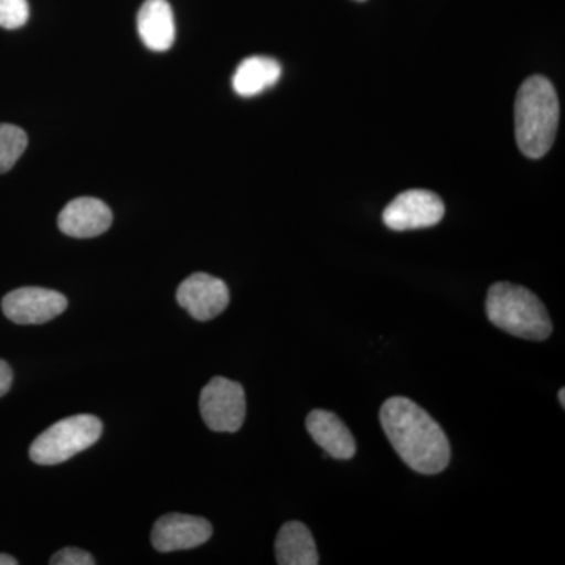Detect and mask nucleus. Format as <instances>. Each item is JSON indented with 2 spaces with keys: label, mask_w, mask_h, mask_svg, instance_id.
<instances>
[{
  "label": "nucleus",
  "mask_w": 565,
  "mask_h": 565,
  "mask_svg": "<svg viewBox=\"0 0 565 565\" xmlns=\"http://www.w3.org/2000/svg\"><path fill=\"white\" fill-rule=\"evenodd\" d=\"M381 424L390 444L412 470L441 473L451 460V446L440 424L414 401L390 397L381 408Z\"/></svg>",
  "instance_id": "f257e3e1"
},
{
  "label": "nucleus",
  "mask_w": 565,
  "mask_h": 565,
  "mask_svg": "<svg viewBox=\"0 0 565 565\" xmlns=\"http://www.w3.org/2000/svg\"><path fill=\"white\" fill-rule=\"evenodd\" d=\"M559 102L552 82L531 76L523 82L515 102V137L530 159L544 158L556 139Z\"/></svg>",
  "instance_id": "f03ea898"
},
{
  "label": "nucleus",
  "mask_w": 565,
  "mask_h": 565,
  "mask_svg": "<svg viewBox=\"0 0 565 565\" xmlns=\"http://www.w3.org/2000/svg\"><path fill=\"white\" fill-rule=\"evenodd\" d=\"M486 311L493 326L523 340L544 341L553 332L544 303L523 286L494 282L487 294Z\"/></svg>",
  "instance_id": "7ed1b4c3"
},
{
  "label": "nucleus",
  "mask_w": 565,
  "mask_h": 565,
  "mask_svg": "<svg viewBox=\"0 0 565 565\" xmlns=\"http://www.w3.org/2000/svg\"><path fill=\"white\" fill-rule=\"evenodd\" d=\"M102 419L76 415L61 419L39 435L31 446V459L39 465H58L90 448L102 438Z\"/></svg>",
  "instance_id": "20e7f679"
},
{
  "label": "nucleus",
  "mask_w": 565,
  "mask_h": 565,
  "mask_svg": "<svg viewBox=\"0 0 565 565\" xmlns=\"http://www.w3.org/2000/svg\"><path fill=\"white\" fill-rule=\"evenodd\" d=\"M200 412L214 433H237L247 414L243 385L225 377L212 379L200 396Z\"/></svg>",
  "instance_id": "39448f33"
},
{
  "label": "nucleus",
  "mask_w": 565,
  "mask_h": 565,
  "mask_svg": "<svg viewBox=\"0 0 565 565\" xmlns=\"http://www.w3.org/2000/svg\"><path fill=\"white\" fill-rule=\"evenodd\" d=\"M445 204L440 196L423 189H412L397 195L384 211V223L394 232L429 228L444 218Z\"/></svg>",
  "instance_id": "423d86ee"
},
{
  "label": "nucleus",
  "mask_w": 565,
  "mask_h": 565,
  "mask_svg": "<svg viewBox=\"0 0 565 565\" xmlns=\"http://www.w3.org/2000/svg\"><path fill=\"white\" fill-rule=\"evenodd\" d=\"M68 307L63 294L44 288H20L2 300L3 315L14 323H44L61 316Z\"/></svg>",
  "instance_id": "0eeeda50"
},
{
  "label": "nucleus",
  "mask_w": 565,
  "mask_h": 565,
  "mask_svg": "<svg viewBox=\"0 0 565 565\" xmlns=\"http://www.w3.org/2000/svg\"><path fill=\"white\" fill-rule=\"evenodd\" d=\"M177 300L196 321H211L228 307L230 289L221 278L193 274L181 282Z\"/></svg>",
  "instance_id": "6e6552de"
},
{
  "label": "nucleus",
  "mask_w": 565,
  "mask_h": 565,
  "mask_svg": "<svg viewBox=\"0 0 565 565\" xmlns=\"http://www.w3.org/2000/svg\"><path fill=\"white\" fill-rule=\"evenodd\" d=\"M212 535L211 523L202 516L167 514L152 527L151 542L158 552L191 550L206 544Z\"/></svg>",
  "instance_id": "1a4fd4ad"
},
{
  "label": "nucleus",
  "mask_w": 565,
  "mask_h": 565,
  "mask_svg": "<svg viewBox=\"0 0 565 565\" xmlns=\"http://www.w3.org/2000/svg\"><path fill=\"white\" fill-rule=\"evenodd\" d=\"M114 215L106 203L92 196L73 200L58 215V228L63 234L79 239H88L106 233Z\"/></svg>",
  "instance_id": "9d476101"
},
{
  "label": "nucleus",
  "mask_w": 565,
  "mask_h": 565,
  "mask_svg": "<svg viewBox=\"0 0 565 565\" xmlns=\"http://www.w3.org/2000/svg\"><path fill=\"white\" fill-rule=\"evenodd\" d=\"M307 430L321 446L327 456L333 459L349 460L355 456L356 444L351 430L332 412L313 411L307 416Z\"/></svg>",
  "instance_id": "9b49d317"
},
{
  "label": "nucleus",
  "mask_w": 565,
  "mask_h": 565,
  "mask_svg": "<svg viewBox=\"0 0 565 565\" xmlns=\"http://www.w3.org/2000/svg\"><path fill=\"white\" fill-rule=\"evenodd\" d=\"M137 29L148 50L169 51L177 39V25L170 3L167 0H147L137 17Z\"/></svg>",
  "instance_id": "f8f14e48"
},
{
  "label": "nucleus",
  "mask_w": 565,
  "mask_h": 565,
  "mask_svg": "<svg viewBox=\"0 0 565 565\" xmlns=\"http://www.w3.org/2000/svg\"><path fill=\"white\" fill-rule=\"evenodd\" d=\"M275 555L280 565H318L313 534L300 522H288L278 531Z\"/></svg>",
  "instance_id": "ddd939ff"
},
{
  "label": "nucleus",
  "mask_w": 565,
  "mask_h": 565,
  "mask_svg": "<svg viewBox=\"0 0 565 565\" xmlns=\"http://www.w3.org/2000/svg\"><path fill=\"white\" fill-rule=\"evenodd\" d=\"M280 77V63L264 55H253L237 66L233 76V88L237 95L252 98L274 87Z\"/></svg>",
  "instance_id": "4468645a"
},
{
  "label": "nucleus",
  "mask_w": 565,
  "mask_h": 565,
  "mask_svg": "<svg viewBox=\"0 0 565 565\" xmlns=\"http://www.w3.org/2000/svg\"><path fill=\"white\" fill-rule=\"evenodd\" d=\"M28 148V134L13 125H0V173H7L20 161Z\"/></svg>",
  "instance_id": "2eb2a0df"
},
{
  "label": "nucleus",
  "mask_w": 565,
  "mask_h": 565,
  "mask_svg": "<svg viewBox=\"0 0 565 565\" xmlns=\"http://www.w3.org/2000/svg\"><path fill=\"white\" fill-rule=\"evenodd\" d=\"M31 17L28 0H0V28L20 29Z\"/></svg>",
  "instance_id": "dca6fc26"
},
{
  "label": "nucleus",
  "mask_w": 565,
  "mask_h": 565,
  "mask_svg": "<svg viewBox=\"0 0 565 565\" xmlns=\"http://www.w3.org/2000/svg\"><path fill=\"white\" fill-rule=\"evenodd\" d=\"M51 565H93L95 559L90 553L85 550L74 548V546H66L61 552L55 553L51 557Z\"/></svg>",
  "instance_id": "f3484780"
},
{
  "label": "nucleus",
  "mask_w": 565,
  "mask_h": 565,
  "mask_svg": "<svg viewBox=\"0 0 565 565\" xmlns=\"http://www.w3.org/2000/svg\"><path fill=\"white\" fill-rule=\"evenodd\" d=\"M11 384H13V371L9 363L0 360V397L10 392Z\"/></svg>",
  "instance_id": "a211bd4d"
},
{
  "label": "nucleus",
  "mask_w": 565,
  "mask_h": 565,
  "mask_svg": "<svg viewBox=\"0 0 565 565\" xmlns=\"http://www.w3.org/2000/svg\"><path fill=\"white\" fill-rule=\"evenodd\" d=\"M0 565H18V561L10 555H0Z\"/></svg>",
  "instance_id": "6ab92c4d"
},
{
  "label": "nucleus",
  "mask_w": 565,
  "mask_h": 565,
  "mask_svg": "<svg viewBox=\"0 0 565 565\" xmlns=\"http://www.w3.org/2000/svg\"><path fill=\"white\" fill-rule=\"evenodd\" d=\"M557 396H559L561 405H563V407H565V390L561 388V392H559V394H557Z\"/></svg>",
  "instance_id": "aec40b11"
},
{
  "label": "nucleus",
  "mask_w": 565,
  "mask_h": 565,
  "mask_svg": "<svg viewBox=\"0 0 565 565\" xmlns=\"http://www.w3.org/2000/svg\"><path fill=\"white\" fill-rule=\"evenodd\" d=\"M359 2H364V0H359Z\"/></svg>",
  "instance_id": "412c9836"
}]
</instances>
